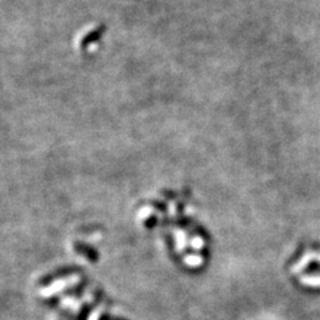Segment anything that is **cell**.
Listing matches in <instances>:
<instances>
[{"instance_id": "obj_1", "label": "cell", "mask_w": 320, "mask_h": 320, "mask_svg": "<svg viewBox=\"0 0 320 320\" xmlns=\"http://www.w3.org/2000/svg\"><path fill=\"white\" fill-rule=\"evenodd\" d=\"M78 283H80V275L74 274L70 275L67 278H62L57 279V280H53L51 284H48L47 287L40 289V295L43 298H49V296L56 295V294H60L63 292L64 289L70 288L72 285H76Z\"/></svg>"}, {"instance_id": "obj_2", "label": "cell", "mask_w": 320, "mask_h": 320, "mask_svg": "<svg viewBox=\"0 0 320 320\" xmlns=\"http://www.w3.org/2000/svg\"><path fill=\"white\" fill-rule=\"evenodd\" d=\"M184 263L191 268H196L199 267L201 263H203V257L200 255H187L184 257Z\"/></svg>"}, {"instance_id": "obj_3", "label": "cell", "mask_w": 320, "mask_h": 320, "mask_svg": "<svg viewBox=\"0 0 320 320\" xmlns=\"http://www.w3.org/2000/svg\"><path fill=\"white\" fill-rule=\"evenodd\" d=\"M175 239H176V250L182 252L186 248L187 240H186V235H184L182 231H176L175 232Z\"/></svg>"}, {"instance_id": "obj_4", "label": "cell", "mask_w": 320, "mask_h": 320, "mask_svg": "<svg viewBox=\"0 0 320 320\" xmlns=\"http://www.w3.org/2000/svg\"><path fill=\"white\" fill-rule=\"evenodd\" d=\"M62 304H64V306H67V307H71L72 308V311H78L79 310V307H80V304H79L78 302L75 299H72V298H66L63 300H62Z\"/></svg>"}, {"instance_id": "obj_5", "label": "cell", "mask_w": 320, "mask_h": 320, "mask_svg": "<svg viewBox=\"0 0 320 320\" xmlns=\"http://www.w3.org/2000/svg\"><path fill=\"white\" fill-rule=\"evenodd\" d=\"M191 247H192L194 250H201L204 247L203 239H200V238H194V239L191 240Z\"/></svg>"}, {"instance_id": "obj_6", "label": "cell", "mask_w": 320, "mask_h": 320, "mask_svg": "<svg viewBox=\"0 0 320 320\" xmlns=\"http://www.w3.org/2000/svg\"><path fill=\"white\" fill-rule=\"evenodd\" d=\"M102 312H103L102 308H98V310L92 311L91 315L88 316L87 320H99L100 319V316H102Z\"/></svg>"}]
</instances>
